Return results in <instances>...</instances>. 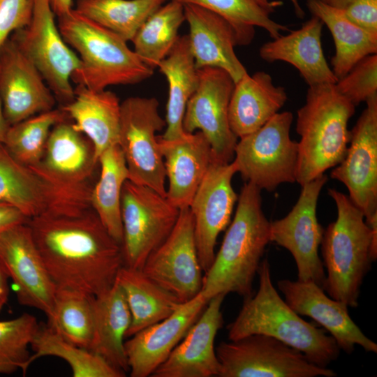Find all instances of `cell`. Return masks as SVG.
I'll list each match as a JSON object with an SVG mask.
<instances>
[{
  "instance_id": "f1b7e54d",
  "label": "cell",
  "mask_w": 377,
  "mask_h": 377,
  "mask_svg": "<svg viewBox=\"0 0 377 377\" xmlns=\"http://www.w3.org/2000/svg\"><path fill=\"white\" fill-rule=\"evenodd\" d=\"M94 326L90 350L114 368L129 371L124 341L131 316L124 295L115 281L105 293L94 299Z\"/></svg>"
},
{
  "instance_id": "484cf974",
  "label": "cell",
  "mask_w": 377,
  "mask_h": 377,
  "mask_svg": "<svg viewBox=\"0 0 377 377\" xmlns=\"http://www.w3.org/2000/svg\"><path fill=\"white\" fill-rule=\"evenodd\" d=\"M323 22L316 16L286 35L264 43L259 50L263 60L282 61L297 68L309 87L335 84L338 79L330 67L321 44Z\"/></svg>"
},
{
  "instance_id": "cb8c5ba5",
  "label": "cell",
  "mask_w": 377,
  "mask_h": 377,
  "mask_svg": "<svg viewBox=\"0 0 377 377\" xmlns=\"http://www.w3.org/2000/svg\"><path fill=\"white\" fill-rule=\"evenodd\" d=\"M183 5L189 28V45L196 67L221 68L236 83L247 71L236 55L237 42L232 26L211 10L194 4Z\"/></svg>"
},
{
  "instance_id": "74e56055",
  "label": "cell",
  "mask_w": 377,
  "mask_h": 377,
  "mask_svg": "<svg viewBox=\"0 0 377 377\" xmlns=\"http://www.w3.org/2000/svg\"><path fill=\"white\" fill-rule=\"evenodd\" d=\"M34 354L28 360V367L40 357L54 356L66 362L74 377H124L120 371L98 355L76 346L54 332L47 324L40 325L31 344Z\"/></svg>"
},
{
  "instance_id": "bcb514c9",
  "label": "cell",
  "mask_w": 377,
  "mask_h": 377,
  "mask_svg": "<svg viewBox=\"0 0 377 377\" xmlns=\"http://www.w3.org/2000/svg\"><path fill=\"white\" fill-rule=\"evenodd\" d=\"M52 10L56 16H61L73 9V0H50Z\"/></svg>"
},
{
  "instance_id": "e575fe53",
  "label": "cell",
  "mask_w": 377,
  "mask_h": 377,
  "mask_svg": "<svg viewBox=\"0 0 377 377\" xmlns=\"http://www.w3.org/2000/svg\"><path fill=\"white\" fill-rule=\"evenodd\" d=\"M94 296L57 286L47 325L66 341L90 350L94 326Z\"/></svg>"
},
{
  "instance_id": "60d3db41",
  "label": "cell",
  "mask_w": 377,
  "mask_h": 377,
  "mask_svg": "<svg viewBox=\"0 0 377 377\" xmlns=\"http://www.w3.org/2000/svg\"><path fill=\"white\" fill-rule=\"evenodd\" d=\"M337 91L355 106L377 94V54L358 61L335 83Z\"/></svg>"
},
{
  "instance_id": "83f0119b",
  "label": "cell",
  "mask_w": 377,
  "mask_h": 377,
  "mask_svg": "<svg viewBox=\"0 0 377 377\" xmlns=\"http://www.w3.org/2000/svg\"><path fill=\"white\" fill-rule=\"evenodd\" d=\"M120 105L118 96L111 91L77 86L73 99L61 107L75 128L91 142L97 161L105 149L118 145Z\"/></svg>"
},
{
  "instance_id": "8d00e7d4",
  "label": "cell",
  "mask_w": 377,
  "mask_h": 377,
  "mask_svg": "<svg viewBox=\"0 0 377 377\" xmlns=\"http://www.w3.org/2000/svg\"><path fill=\"white\" fill-rule=\"evenodd\" d=\"M168 0H77L82 15L131 41L145 20Z\"/></svg>"
},
{
  "instance_id": "52a82bcc",
  "label": "cell",
  "mask_w": 377,
  "mask_h": 377,
  "mask_svg": "<svg viewBox=\"0 0 377 377\" xmlns=\"http://www.w3.org/2000/svg\"><path fill=\"white\" fill-rule=\"evenodd\" d=\"M293 115L276 113L256 131L239 138L232 161L246 182L260 190H275L294 183L298 163V142L290 138Z\"/></svg>"
},
{
  "instance_id": "681fc988",
  "label": "cell",
  "mask_w": 377,
  "mask_h": 377,
  "mask_svg": "<svg viewBox=\"0 0 377 377\" xmlns=\"http://www.w3.org/2000/svg\"><path fill=\"white\" fill-rule=\"evenodd\" d=\"M295 9L296 15L300 17H303L304 15V11L302 8V7L300 5V1L299 0H289Z\"/></svg>"
},
{
  "instance_id": "e0dca14e",
  "label": "cell",
  "mask_w": 377,
  "mask_h": 377,
  "mask_svg": "<svg viewBox=\"0 0 377 377\" xmlns=\"http://www.w3.org/2000/svg\"><path fill=\"white\" fill-rule=\"evenodd\" d=\"M0 266L15 286L18 302L52 314L57 286L27 223L0 231Z\"/></svg>"
},
{
  "instance_id": "2e32d148",
  "label": "cell",
  "mask_w": 377,
  "mask_h": 377,
  "mask_svg": "<svg viewBox=\"0 0 377 377\" xmlns=\"http://www.w3.org/2000/svg\"><path fill=\"white\" fill-rule=\"evenodd\" d=\"M366 103L350 131L346 155L330 177L346 186L348 198L369 226L377 221V94Z\"/></svg>"
},
{
  "instance_id": "9c48e42d",
  "label": "cell",
  "mask_w": 377,
  "mask_h": 377,
  "mask_svg": "<svg viewBox=\"0 0 377 377\" xmlns=\"http://www.w3.org/2000/svg\"><path fill=\"white\" fill-rule=\"evenodd\" d=\"M165 126L154 97L131 96L120 105L118 145L128 170V180L166 196L165 170L156 133Z\"/></svg>"
},
{
  "instance_id": "ab89813d",
  "label": "cell",
  "mask_w": 377,
  "mask_h": 377,
  "mask_svg": "<svg viewBox=\"0 0 377 377\" xmlns=\"http://www.w3.org/2000/svg\"><path fill=\"white\" fill-rule=\"evenodd\" d=\"M39 326L36 318L27 313L0 320V374H11L20 369L26 375L29 347Z\"/></svg>"
},
{
  "instance_id": "d6a6232c",
  "label": "cell",
  "mask_w": 377,
  "mask_h": 377,
  "mask_svg": "<svg viewBox=\"0 0 377 377\" xmlns=\"http://www.w3.org/2000/svg\"><path fill=\"white\" fill-rule=\"evenodd\" d=\"M100 175L93 185L90 205L109 233L121 244L123 237L121 196L128 179V170L119 145L105 149L98 157Z\"/></svg>"
},
{
  "instance_id": "4dcf8cb0",
  "label": "cell",
  "mask_w": 377,
  "mask_h": 377,
  "mask_svg": "<svg viewBox=\"0 0 377 377\" xmlns=\"http://www.w3.org/2000/svg\"><path fill=\"white\" fill-rule=\"evenodd\" d=\"M115 281L124 293L131 316L126 337L166 318L183 304L141 269L123 265Z\"/></svg>"
},
{
  "instance_id": "9a60e30c",
  "label": "cell",
  "mask_w": 377,
  "mask_h": 377,
  "mask_svg": "<svg viewBox=\"0 0 377 377\" xmlns=\"http://www.w3.org/2000/svg\"><path fill=\"white\" fill-rule=\"evenodd\" d=\"M142 272L185 303L201 290L203 283L188 207L179 209L177 221L168 237L147 258Z\"/></svg>"
},
{
  "instance_id": "8992f818",
  "label": "cell",
  "mask_w": 377,
  "mask_h": 377,
  "mask_svg": "<svg viewBox=\"0 0 377 377\" xmlns=\"http://www.w3.org/2000/svg\"><path fill=\"white\" fill-rule=\"evenodd\" d=\"M355 107L335 84L309 87L296 121L300 136L296 182L300 186L342 161L350 141L348 124Z\"/></svg>"
},
{
  "instance_id": "5bb4252c",
  "label": "cell",
  "mask_w": 377,
  "mask_h": 377,
  "mask_svg": "<svg viewBox=\"0 0 377 377\" xmlns=\"http://www.w3.org/2000/svg\"><path fill=\"white\" fill-rule=\"evenodd\" d=\"M198 87L189 98L184 118L186 133L200 131L211 147L213 162L230 163L237 138L232 131L228 108L235 82L224 70L214 67L198 68Z\"/></svg>"
},
{
  "instance_id": "7c38bea8",
  "label": "cell",
  "mask_w": 377,
  "mask_h": 377,
  "mask_svg": "<svg viewBox=\"0 0 377 377\" xmlns=\"http://www.w3.org/2000/svg\"><path fill=\"white\" fill-rule=\"evenodd\" d=\"M219 377H334L336 372L311 362L301 352L264 334L222 341L216 348Z\"/></svg>"
},
{
  "instance_id": "4316f807",
  "label": "cell",
  "mask_w": 377,
  "mask_h": 377,
  "mask_svg": "<svg viewBox=\"0 0 377 377\" xmlns=\"http://www.w3.org/2000/svg\"><path fill=\"white\" fill-rule=\"evenodd\" d=\"M286 89L275 85L264 71L248 73L235 83L231 95L228 119L237 138L244 137L266 124L285 105Z\"/></svg>"
},
{
  "instance_id": "7bdbcfd3",
  "label": "cell",
  "mask_w": 377,
  "mask_h": 377,
  "mask_svg": "<svg viewBox=\"0 0 377 377\" xmlns=\"http://www.w3.org/2000/svg\"><path fill=\"white\" fill-rule=\"evenodd\" d=\"M343 10L353 23L377 36V0H353Z\"/></svg>"
},
{
  "instance_id": "d4e9b609",
  "label": "cell",
  "mask_w": 377,
  "mask_h": 377,
  "mask_svg": "<svg viewBox=\"0 0 377 377\" xmlns=\"http://www.w3.org/2000/svg\"><path fill=\"white\" fill-rule=\"evenodd\" d=\"M98 165L90 140L65 119L52 129L43 156L34 166L57 184L77 187L92 185Z\"/></svg>"
},
{
  "instance_id": "8fae6325",
  "label": "cell",
  "mask_w": 377,
  "mask_h": 377,
  "mask_svg": "<svg viewBox=\"0 0 377 377\" xmlns=\"http://www.w3.org/2000/svg\"><path fill=\"white\" fill-rule=\"evenodd\" d=\"M31 2L29 24L10 38L40 71L56 99L65 105L74 98L71 76L79 68L80 60L65 42L50 0Z\"/></svg>"
},
{
  "instance_id": "5b68a950",
  "label": "cell",
  "mask_w": 377,
  "mask_h": 377,
  "mask_svg": "<svg viewBox=\"0 0 377 377\" xmlns=\"http://www.w3.org/2000/svg\"><path fill=\"white\" fill-rule=\"evenodd\" d=\"M57 17L65 42L80 60L79 68L71 76L77 86L104 90L112 85L136 84L153 75L154 69L129 48L126 41L74 8Z\"/></svg>"
},
{
  "instance_id": "836d02e7",
  "label": "cell",
  "mask_w": 377,
  "mask_h": 377,
  "mask_svg": "<svg viewBox=\"0 0 377 377\" xmlns=\"http://www.w3.org/2000/svg\"><path fill=\"white\" fill-rule=\"evenodd\" d=\"M169 1V0H168ZM182 4H194L211 10L227 20L232 26L237 45L251 43L255 27L265 29L272 38H276L286 25L272 18L276 9L283 5L279 0H173Z\"/></svg>"
},
{
  "instance_id": "d590c367",
  "label": "cell",
  "mask_w": 377,
  "mask_h": 377,
  "mask_svg": "<svg viewBox=\"0 0 377 377\" xmlns=\"http://www.w3.org/2000/svg\"><path fill=\"white\" fill-rule=\"evenodd\" d=\"M185 21L184 5L169 0L142 24L132 39L135 54L154 69L175 45L179 29Z\"/></svg>"
},
{
  "instance_id": "44dd1931",
  "label": "cell",
  "mask_w": 377,
  "mask_h": 377,
  "mask_svg": "<svg viewBox=\"0 0 377 377\" xmlns=\"http://www.w3.org/2000/svg\"><path fill=\"white\" fill-rule=\"evenodd\" d=\"M207 302L200 292L170 316L130 337L124 347L131 376H151L184 338Z\"/></svg>"
},
{
  "instance_id": "ac0fdd59",
  "label": "cell",
  "mask_w": 377,
  "mask_h": 377,
  "mask_svg": "<svg viewBox=\"0 0 377 377\" xmlns=\"http://www.w3.org/2000/svg\"><path fill=\"white\" fill-rule=\"evenodd\" d=\"M237 173L232 161L212 162L189 205L198 259L206 272L215 257V246L219 234L230 223L238 195L232 180Z\"/></svg>"
},
{
  "instance_id": "f6af8a7d",
  "label": "cell",
  "mask_w": 377,
  "mask_h": 377,
  "mask_svg": "<svg viewBox=\"0 0 377 377\" xmlns=\"http://www.w3.org/2000/svg\"><path fill=\"white\" fill-rule=\"evenodd\" d=\"M8 277L0 266V312L7 303L9 295Z\"/></svg>"
},
{
  "instance_id": "30bf717a",
  "label": "cell",
  "mask_w": 377,
  "mask_h": 377,
  "mask_svg": "<svg viewBox=\"0 0 377 377\" xmlns=\"http://www.w3.org/2000/svg\"><path fill=\"white\" fill-rule=\"evenodd\" d=\"M179 209L155 190L126 180L121 196L124 265L141 269L172 232Z\"/></svg>"
},
{
  "instance_id": "7402d4cb",
  "label": "cell",
  "mask_w": 377,
  "mask_h": 377,
  "mask_svg": "<svg viewBox=\"0 0 377 377\" xmlns=\"http://www.w3.org/2000/svg\"><path fill=\"white\" fill-rule=\"evenodd\" d=\"M225 297L219 294L207 302L184 338L151 376H219L220 363L214 340L223 324L221 306Z\"/></svg>"
},
{
  "instance_id": "6da1fadb",
  "label": "cell",
  "mask_w": 377,
  "mask_h": 377,
  "mask_svg": "<svg viewBox=\"0 0 377 377\" xmlns=\"http://www.w3.org/2000/svg\"><path fill=\"white\" fill-rule=\"evenodd\" d=\"M36 245L57 286L94 297L109 290L124 265L121 244L91 207L28 220Z\"/></svg>"
},
{
  "instance_id": "ba28073f",
  "label": "cell",
  "mask_w": 377,
  "mask_h": 377,
  "mask_svg": "<svg viewBox=\"0 0 377 377\" xmlns=\"http://www.w3.org/2000/svg\"><path fill=\"white\" fill-rule=\"evenodd\" d=\"M92 186L57 184L36 166L17 161L0 143V203L15 207L28 219L74 214L90 208Z\"/></svg>"
},
{
  "instance_id": "ffe728a7",
  "label": "cell",
  "mask_w": 377,
  "mask_h": 377,
  "mask_svg": "<svg viewBox=\"0 0 377 377\" xmlns=\"http://www.w3.org/2000/svg\"><path fill=\"white\" fill-rule=\"evenodd\" d=\"M277 286L290 307L300 316H308L322 326L334 338L340 350L350 354L355 345H359L366 352L377 353V344L352 320L348 306L327 296L315 282L282 279Z\"/></svg>"
},
{
  "instance_id": "3957f363",
  "label": "cell",
  "mask_w": 377,
  "mask_h": 377,
  "mask_svg": "<svg viewBox=\"0 0 377 377\" xmlns=\"http://www.w3.org/2000/svg\"><path fill=\"white\" fill-rule=\"evenodd\" d=\"M257 293L244 298L242 306L228 327L230 341L251 334L274 337L301 352L311 362L327 367L336 360L340 348L327 331L302 319L273 286L267 258L260 265Z\"/></svg>"
},
{
  "instance_id": "4fadbf2b",
  "label": "cell",
  "mask_w": 377,
  "mask_h": 377,
  "mask_svg": "<svg viewBox=\"0 0 377 377\" xmlns=\"http://www.w3.org/2000/svg\"><path fill=\"white\" fill-rule=\"evenodd\" d=\"M325 174L301 186L300 195L289 213L270 222L269 239L293 256L297 279L313 281L324 290L325 274L318 255L325 229L316 215L321 189L326 184Z\"/></svg>"
},
{
  "instance_id": "f546056e",
  "label": "cell",
  "mask_w": 377,
  "mask_h": 377,
  "mask_svg": "<svg viewBox=\"0 0 377 377\" xmlns=\"http://www.w3.org/2000/svg\"><path fill=\"white\" fill-rule=\"evenodd\" d=\"M157 68L165 77L169 87L165 119L166 128L161 138L172 140L185 133L182 121L186 104L199 82L198 68L188 35L179 36L171 51Z\"/></svg>"
},
{
  "instance_id": "277c9868",
  "label": "cell",
  "mask_w": 377,
  "mask_h": 377,
  "mask_svg": "<svg viewBox=\"0 0 377 377\" xmlns=\"http://www.w3.org/2000/svg\"><path fill=\"white\" fill-rule=\"evenodd\" d=\"M337 209V219L324 230L320 243L326 269L324 291L356 308L364 279L377 258V221L368 225L348 195L328 189Z\"/></svg>"
},
{
  "instance_id": "603a6c76",
  "label": "cell",
  "mask_w": 377,
  "mask_h": 377,
  "mask_svg": "<svg viewBox=\"0 0 377 377\" xmlns=\"http://www.w3.org/2000/svg\"><path fill=\"white\" fill-rule=\"evenodd\" d=\"M158 140L168 179L166 198L179 209L189 207L213 162L209 143L199 131Z\"/></svg>"
},
{
  "instance_id": "c3c4849f",
  "label": "cell",
  "mask_w": 377,
  "mask_h": 377,
  "mask_svg": "<svg viewBox=\"0 0 377 377\" xmlns=\"http://www.w3.org/2000/svg\"><path fill=\"white\" fill-rule=\"evenodd\" d=\"M320 1L329 6L343 9L353 0H320Z\"/></svg>"
},
{
  "instance_id": "ee69618b",
  "label": "cell",
  "mask_w": 377,
  "mask_h": 377,
  "mask_svg": "<svg viewBox=\"0 0 377 377\" xmlns=\"http://www.w3.org/2000/svg\"><path fill=\"white\" fill-rule=\"evenodd\" d=\"M28 219L17 209L5 203H0V231L15 225L24 223Z\"/></svg>"
},
{
  "instance_id": "7dc6e473",
  "label": "cell",
  "mask_w": 377,
  "mask_h": 377,
  "mask_svg": "<svg viewBox=\"0 0 377 377\" xmlns=\"http://www.w3.org/2000/svg\"><path fill=\"white\" fill-rule=\"evenodd\" d=\"M9 127L10 125L5 117L0 99V143L3 144L4 142Z\"/></svg>"
},
{
  "instance_id": "d6986e66",
  "label": "cell",
  "mask_w": 377,
  "mask_h": 377,
  "mask_svg": "<svg viewBox=\"0 0 377 377\" xmlns=\"http://www.w3.org/2000/svg\"><path fill=\"white\" fill-rule=\"evenodd\" d=\"M0 99L10 126L54 109L56 102L40 71L10 38L0 46Z\"/></svg>"
},
{
  "instance_id": "1f68e13d",
  "label": "cell",
  "mask_w": 377,
  "mask_h": 377,
  "mask_svg": "<svg viewBox=\"0 0 377 377\" xmlns=\"http://www.w3.org/2000/svg\"><path fill=\"white\" fill-rule=\"evenodd\" d=\"M306 6L312 15L320 19L332 34L335 47L332 70L338 80L361 59L377 53V36L353 23L343 9L320 0H307Z\"/></svg>"
},
{
  "instance_id": "f35d334b",
  "label": "cell",
  "mask_w": 377,
  "mask_h": 377,
  "mask_svg": "<svg viewBox=\"0 0 377 377\" xmlns=\"http://www.w3.org/2000/svg\"><path fill=\"white\" fill-rule=\"evenodd\" d=\"M68 118L61 109L41 112L10 126L3 145L19 163L32 166L38 164L45 152L53 127Z\"/></svg>"
},
{
  "instance_id": "b9f144b4",
  "label": "cell",
  "mask_w": 377,
  "mask_h": 377,
  "mask_svg": "<svg viewBox=\"0 0 377 377\" xmlns=\"http://www.w3.org/2000/svg\"><path fill=\"white\" fill-rule=\"evenodd\" d=\"M31 0H0V46L31 17Z\"/></svg>"
},
{
  "instance_id": "7a4b0ae2",
  "label": "cell",
  "mask_w": 377,
  "mask_h": 377,
  "mask_svg": "<svg viewBox=\"0 0 377 377\" xmlns=\"http://www.w3.org/2000/svg\"><path fill=\"white\" fill-rule=\"evenodd\" d=\"M261 190L245 182L232 221L203 276L200 293L209 302L219 295H253V283L269 242L270 222L262 207Z\"/></svg>"
}]
</instances>
